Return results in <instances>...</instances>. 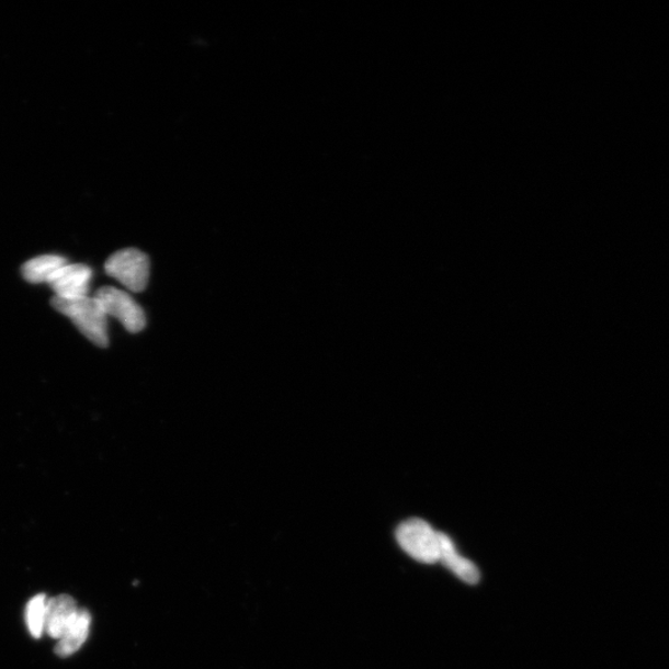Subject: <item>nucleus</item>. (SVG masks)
<instances>
[{
    "label": "nucleus",
    "mask_w": 669,
    "mask_h": 669,
    "mask_svg": "<svg viewBox=\"0 0 669 669\" xmlns=\"http://www.w3.org/2000/svg\"><path fill=\"white\" fill-rule=\"evenodd\" d=\"M55 310L69 318L76 328L99 348L109 345V318L94 296L71 302L52 301Z\"/></svg>",
    "instance_id": "nucleus-1"
},
{
    "label": "nucleus",
    "mask_w": 669,
    "mask_h": 669,
    "mask_svg": "<svg viewBox=\"0 0 669 669\" xmlns=\"http://www.w3.org/2000/svg\"><path fill=\"white\" fill-rule=\"evenodd\" d=\"M396 537L400 548L420 563L435 564L441 559V532L423 520L401 523Z\"/></svg>",
    "instance_id": "nucleus-2"
},
{
    "label": "nucleus",
    "mask_w": 669,
    "mask_h": 669,
    "mask_svg": "<svg viewBox=\"0 0 669 669\" xmlns=\"http://www.w3.org/2000/svg\"><path fill=\"white\" fill-rule=\"evenodd\" d=\"M104 270L129 292L139 293L147 288L150 274L149 260L136 248H127L112 254Z\"/></svg>",
    "instance_id": "nucleus-3"
},
{
    "label": "nucleus",
    "mask_w": 669,
    "mask_h": 669,
    "mask_svg": "<svg viewBox=\"0 0 669 669\" xmlns=\"http://www.w3.org/2000/svg\"><path fill=\"white\" fill-rule=\"evenodd\" d=\"M93 296L106 317L121 321L127 331L137 333L146 328L145 310L126 291L114 288V286H103Z\"/></svg>",
    "instance_id": "nucleus-4"
},
{
    "label": "nucleus",
    "mask_w": 669,
    "mask_h": 669,
    "mask_svg": "<svg viewBox=\"0 0 669 669\" xmlns=\"http://www.w3.org/2000/svg\"><path fill=\"white\" fill-rule=\"evenodd\" d=\"M92 270L89 265L80 263H66L49 281L55 298L71 302L89 296Z\"/></svg>",
    "instance_id": "nucleus-5"
},
{
    "label": "nucleus",
    "mask_w": 669,
    "mask_h": 669,
    "mask_svg": "<svg viewBox=\"0 0 669 669\" xmlns=\"http://www.w3.org/2000/svg\"><path fill=\"white\" fill-rule=\"evenodd\" d=\"M80 613L78 604L69 596H59L47 604L45 631L53 638L60 639Z\"/></svg>",
    "instance_id": "nucleus-6"
},
{
    "label": "nucleus",
    "mask_w": 669,
    "mask_h": 669,
    "mask_svg": "<svg viewBox=\"0 0 669 669\" xmlns=\"http://www.w3.org/2000/svg\"><path fill=\"white\" fill-rule=\"evenodd\" d=\"M444 566L454 572V575L467 582V585L475 586L480 580V571L477 569L475 564L458 554L455 548V544L449 535L441 532V559Z\"/></svg>",
    "instance_id": "nucleus-7"
},
{
    "label": "nucleus",
    "mask_w": 669,
    "mask_h": 669,
    "mask_svg": "<svg viewBox=\"0 0 669 669\" xmlns=\"http://www.w3.org/2000/svg\"><path fill=\"white\" fill-rule=\"evenodd\" d=\"M90 625L91 615L88 611L80 610L69 630L66 631L65 635L59 639V644L56 645L55 654L60 657H69L78 653L89 637Z\"/></svg>",
    "instance_id": "nucleus-8"
},
{
    "label": "nucleus",
    "mask_w": 669,
    "mask_h": 669,
    "mask_svg": "<svg viewBox=\"0 0 669 669\" xmlns=\"http://www.w3.org/2000/svg\"><path fill=\"white\" fill-rule=\"evenodd\" d=\"M66 263L61 256L45 254L27 261L22 268V273L29 283H49L52 276Z\"/></svg>",
    "instance_id": "nucleus-9"
},
{
    "label": "nucleus",
    "mask_w": 669,
    "mask_h": 669,
    "mask_svg": "<svg viewBox=\"0 0 669 669\" xmlns=\"http://www.w3.org/2000/svg\"><path fill=\"white\" fill-rule=\"evenodd\" d=\"M47 601L45 594H37L26 605L25 620L29 633L35 638H41L45 631Z\"/></svg>",
    "instance_id": "nucleus-10"
}]
</instances>
